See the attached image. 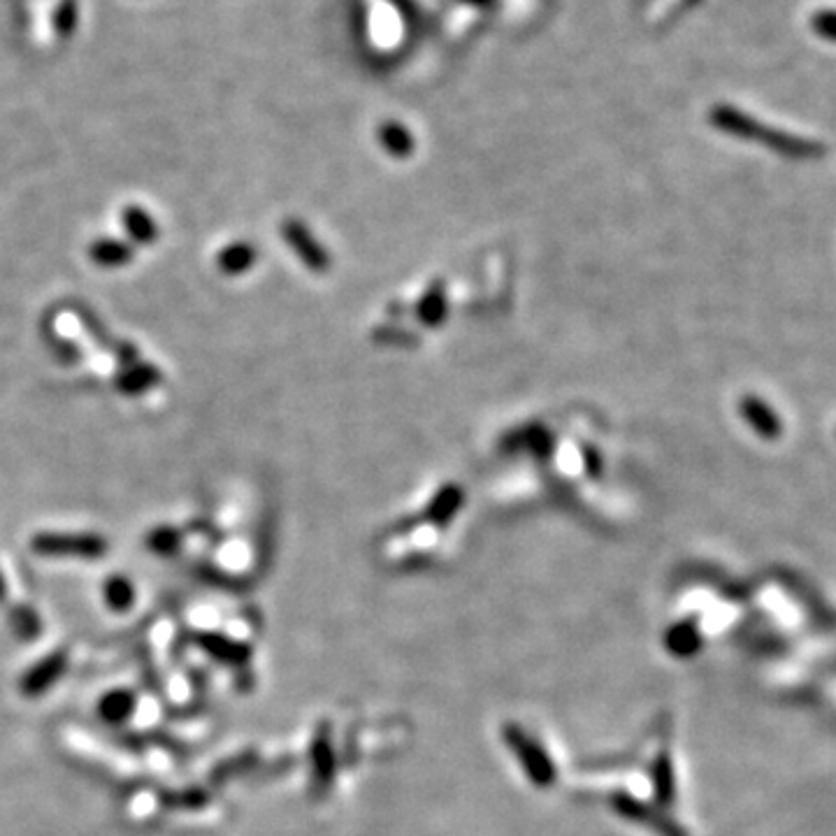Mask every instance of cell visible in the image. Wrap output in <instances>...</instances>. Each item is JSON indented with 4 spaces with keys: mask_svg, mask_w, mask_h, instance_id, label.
<instances>
[{
    "mask_svg": "<svg viewBox=\"0 0 836 836\" xmlns=\"http://www.w3.org/2000/svg\"><path fill=\"white\" fill-rule=\"evenodd\" d=\"M135 249L131 242L117 240V237H100L89 247V258L93 265L103 270H119L131 265Z\"/></svg>",
    "mask_w": 836,
    "mask_h": 836,
    "instance_id": "obj_4",
    "label": "cell"
},
{
    "mask_svg": "<svg viewBox=\"0 0 836 836\" xmlns=\"http://www.w3.org/2000/svg\"><path fill=\"white\" fill-rule=\"evenodd\" d=\"M121 226H124V233L133 244H140V247H149L158 240V223L154 216H151L147 209L138 205H128L124 212H121Z\"/></svg>",
    "mask_w": 836,
    "mask_h": 836,
    "instance_id": "obj_6",
    "label": "cell"
},
{
    "mask_svg": "<svg viewBox=\"0 0 836 836\" xmlns=\"http://www.w3.org/2000/svg\"><path fill=\"white\" fill-rule=\"evenodd\" d=\"M135 709V697L128 693V690H114V693L105 695L103 702H100V713L107 723L119 725L128 720Z\"/></svg>",
    "mask_w": 836,
    "mask_h": 836,
    "instance_id": "obj_9",
    "label": "cell"
},
{
    "mask_svg": "<svg viewBox=\"0 0 836 836\" xmlns=\"http://www.w3.org/2000/svg\"><path fill=\"white\" fill-rule=\"evenodd\" d=\"M156 384H161V370H158L156 365H149V363H133V365H126L124 370L117 374V379H114V386H117L119 393L124 395H142L154 388Z\"/></svg>",
    "mask_w": 836,
    "mask_h": 836,
    "instance_id": "obj_5",
    "label": "cell"
},
{
    "mask_svg": "<svg viewBox=\"0 0 836 836\" xmlns=\"http://www.w3.org/2000/svg\"><path fill=\"white\" fill-rule=\"evenodd\" d=\"M103 595H105L107 607L114 609V611L131 609L133 602H135V588H133L131 579H126L124 574L110 576V579L105 581Z\"/></svg>",
    "mask_w": 836,
    "mask_h": 836,
    "instance_id": "obj_8",
    "label": "cell"
},
{
    "mask_svg": "<svg viewBox=\"0 0 836 836\" xmlns=\"http://www.w3.org/2000/svg\"><path fill=\"white\" fill-rule=\"evenodd\" d=\"M66 662V653H54L38 662V665L28 669L24 679H21V693L28 697L47 693V690L61 679V674L66 672Z\"/></svg>",
    "mask_w": 836,
    "mask_h": 836,
    "instance_id": "obj_2",
    "label": "cell"
},
{
    "mask_svg": "<svg viewBox=\"0 0 836 836\" xmlns=\"http://www.w3.org/2000/svg\"><path fill=\"white\" fill-rule=\"evenodd\" d=\"M179 542H182V535L175 528H168V525H161V528H154L147 535V549L156 556H170L179 549Z\"/></svg>",
    "mask_w": 836,
    "mask_h": 836,
    "instance_id": "obj_10",
    "label": "cell"
},
{
    "mask_svg": "<svg viewBox=\"0 0 836 836\" xmlns=\"http://www.w3.org/2000/svg\"><path fill=\"white\" fill-rule=\"evenodd\" d=\"M10 621H12L14 632L21 634V637H35V634L40 632V618L28 607L14 609Z\"/></svg>",
    "mask_w": 836,
    "mask_h": 836,
    "instance_id": "obj_11",
    "label": "cell"
},
{
    "mask_svg": "<svg viewBox=\"0 0 836 836\" xmlns=\"http://www.w3.org/2000/svg\"><path fill=\"white\" fill-rule=\"evenodd\" d=\"M33 551L40 553V556L49 558H86V560H98L100 556L107 553V542L105 537L91 535V532H42V535L33 537Z\"/></svg>",
    "mask_w": 836,
    "mask_h": 836,
    "instance_id": "obj_1",
    "label": "cell"
},
{
    "mask_svg": "<svg viewBox=\"0 0 836 836\" xmlns=\"http://www.w3.org/2000/svg\"><path fill=\"white\" fill-rule=\"evenodd\" d=\"M5 597H7V586H5L3 574H0V602H5Z\"/></svg>",
    "mask_w": 836,
    "mask_h": 836,
    "instance_id": "obj_12",
    "label": "cell"
},
{
    "mask_svg": "<svg viewBox=\"0 0 836 836\" xmlns=\"http://www.w3.org/2000/svg\"><path fill=\"white\" fill-rule=\"evenodd\" d=\"M254 263H256V251L247 242H233L216 254V268L228 277L242 275V272L251 270V265Z\"/></svg>",
    "mask_w": 836,
    "mask_h": 836,
    "instance_id": "obj_7",
    "label": "cell"
},
{
    "mask_svg": "<svg viewBox=\"0 0 836 836\" xmlns=\"http://www.w3.org/2000/svg\"><path fill=\"white\" fill-rule=\"evenodd\" d=\"M281 233H284L288 247H291L295 254L302 258V263H305L307 268H312V270L326 268L328 265L326 254H323V249L314 242V237L309 235V230L302 226L300 221H286L284 228H281Z\"/></svg>",
    "mask_w": 836,
    "mask_h": 836,
    "instance_id": "obj_3",
    "label": "cell"
}]
</instances>
